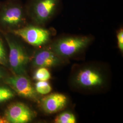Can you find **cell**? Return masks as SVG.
<instances>
[{
	"label": "cell",
	"mask_w": 123,
	"mask_h": 123,
	"mask_svg": "<svg viewBox=\"0 0 123 123\" xmlns=\"http://www.w3.org/2000/svg\"><path fill=\"white\" fill-rule=\"evenodd\" d=\"M29 22L22 0L0 1V29L10 32L26 25Z\"/></svg>",
	"instance_id": "obj_1"
},
{
	"label": "cell",
	"mask_w": 123,
	"mask_h": 123,
	"mask_svg": "<svg viewBox=\"0 0 123 123\" xmlns=\"http://www.w3.org/2000/svg\"><path fill=\"white\" fill-rule=\"evenodd\" d=\"M62 0H26L25 3L29 21L43 26L58 12Z\"/></svg>",
	"instance_id": "obj_2"
},
{
	"label": "cell",
	"mask_w": 123,
	"mask_h": 123,
	"mask_svg": "<svg viewBox=\"0 0 123 123\" xmlns=\"http://www.w3.org/2000/svg\"><path fill=\"white\" fill-rule=\"evenodd\" d=\"M9 49L8 64L15 74L24 75L29 58L25 52L20 38L12 33L0 29Z\"/></svg>",
	"instance_id": "obj_3"
},
{
	"label": "cell",
	"mask_w": 123,
	"mask_h": 123,
	"mask_svg": "<svg viewBox=\"0 0 123 123\" xmlns=\"http://www.w3.org/2000/svg\"><path fill=\"white\" fill-rule=\"evenodd\" d=\"M9 32L34 47H40L46 44L49 42L51 35L50 31L48 29L31 23Z\"/></svg>",
	"instance_id": "obj_4"
},
{
	"label": "cell",
	"mask_w": 123,
	"mask_h": 123,
	"mask_svg": "<svg viewBox=\"0 0 123 123\" xmlns=\"http://www.w3.org/2000/svg\"><path fill=\"white\" fill-rule=\"evenodd\" d=\"M91 40V38L87 36L63 37L54 42L53 49L57 55L69 57L87 47Z\"/></svg>",
	"instance_id": "obj_5"
},
{
	"label": "cell",
	"mask_w": 123,
	"mask_h": 123,
	"mask_svg": "<svg viewBox=\"0 0 123 123\" xmlns=\"http://www.w3.org/2000/svg\"><path fill=\"white\" fill-rule=\"evenodd\" d=\"M4 81L19 95L30 99H37L38 93L35 87L24 75L15 74L7 77Z\"/></svg>",
	"instance_id": "obj_6"
},
{
	"label": "cell",
	"mask_w": 123,
	"mask_h": 123,
	"mask_svg": "<svg viewBox=\"0 0 123 123\" xmlns=\"http://www.w3.org/2000/svg\"><path fill=\"white\" fill-rule=\"evenodd\" d=\"M34 112L26 105L17 102L9 105L5 112L4 116L9 123H26L35 117Z\"/></svg>",
	"instance_id": "obj_7"
},
{
	"label": "cell",
	"mask_w": 123,
	"mask_h": 123,
	"mask_svg": "<svg viewBox=\"0 0 123 123\" xmlns=\"http://www.w3.org/2000/svg\"><path fill=\"white\" fill-rule=\"evenodd\" d=\"M76 81L79 86L86 88L98 87L104 83L101 73L92 68H85L80 71L76 77Z\"/></svg>",
	"instance_id": "obj_8"
},
{
	"label": "cell",
	"mask_w": 123,
	"mask_h": 123,
	"mask_svg": "<svg viewBox=\"0 0 123 123\" xmlns=\"http://www.w3.org/2000/svg\"><path fill=\"white\" fill-rule=\"evenodd\" d=\"M67 103V98L61 93L49 94L43 98L41 101L42 108L49 114L56 113L62 110Z\"/></svg>",
	"instance_id": "obj_9"
},
{
	"label": "cell",
	"mask_w": 123,
	"mask_h": 123,
	"mask_svg": "<svg viewBox=\"0 0 123 123\" xmlns=\"http://www.w3.org/2000/svg\"><path fill=\"white\" fill-rule=\"evenodd\" d=\"M60 63V59L55 53L48 50H43L37 53L33 58L32 64L37 68H50Z\"/></svg>",
	"instance_id": "obj_10"
},
{
	"label": "cell",
	"mask_w": 123,
	"mask_h": 123,
	"mask_svg": "<svg viewBox=\"0 0 123 123\" xmlns=\"http://www.w3.org/2000/svg\"><path fill=\"white\" fill-rule=\"evenodd\" d=\"M56 123H75L76 119L74 115L69 112H64L59 114L55 119Z\"/></svg>",
	"instance_id": "obj_11"
},
{
	"label": "cell",
	"mask_w": 123,
	"mask_h": 123,
	"mask_svg": "<svg viewBox=\"0 0 123 123\" xmlns=\"http://www.w3.org/2000/svg\"><path fill=\"white\" fill-rule=\"evenodd\" d=\"M15 96V92L8 87L0 86V104L9 100Z\"/></svg>",
	"instance_id": "obj_12"
},
{
	"label": "cell",
	"mask_w": 123,
	"mask_h": 123,
	"mask_svg": "<svg viewBox=\"0 0 123 123\" xmlns=\"http://www.w3.org/2000/svg\"><path fill=\"white\" fill-rule=\"evenodd\" d=\"M5 40L0 33V65L5 67H9L8 58L6 53L5 46Z\"/></svg>",
	"instance_id": "obj_13"
},
{
	"label": "cell",
	"mask_w": 123,
	"mask_h": 123,
	"mask_svg": "<svg viewBox=\"0 0 123 123\" xmlns=\"http://www.w3.org/2000/svg\"><path fill=\"white\" fill-rule=\"evenodd\" d=\"M38 68L34 74V79L37 81H44L51 79V74L48 69L44 67Z\"/></svg>",
	"instance_id": "obj_14"
},
{
	"label": "cell",
	"mask_w": 123,
	"mask_h": 123,
	"mask_svg": "<svg viewBox=\"0 0 123 123\" xmlns=\"http://www.w3.org/2000/svg\"><path fill=\"white\" fill-rule=\"evenodd\" d=\"M34 87L38 94L43 95L49 94L52 90V87L48 81H37Z\"/></svg>",
	"instance_id": "obj_15"
},
{
	"label": "cell",
	"mask_w": 123,
	"mask_h": 123,
	"mask_svg": "<svg viewBox=\"0 0 123 123\" xmlns=\"http://www.w3.org/2000/svg\"><path fill=\"white\" fill-rule=\"evenodd\" d=\"M117 38L118 41V46L120 50L123 51V30L121 28L119 30L117 33Z\"/></svg>",
	"instance_id": "obj_16"
},
{
	"label": "cell",
	"mask_w": 123,
	"mask_h": 123,
	"mask_svg": "<svg viewBox=\"0 0 123 123\" xmlns=\"http://www.w3.org/2000/svg\"><path fill=\"white\" fill-rule=\"evenodd\" d=\"M6 74L3 68L0 67V82L4 80L6 78Z\"/></svg>",
	"instance_id": "obj_17"
},
{
	"label": "cell",
	"mask_w": 123,
	"mask_h": 123,
	"mask_svg": "<svg viewBox=\"0 0 123 123\" xmlns=\"http://www.w3.org/2000/svg\"><path fill=\"white\" fill-rule=\"evenodd\" d=\"M0 123H9L4 116L0 115Z\"/></svg>",
	"instance_id": "obj_18"
}]
</instances>
